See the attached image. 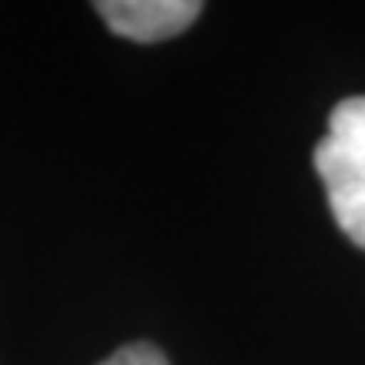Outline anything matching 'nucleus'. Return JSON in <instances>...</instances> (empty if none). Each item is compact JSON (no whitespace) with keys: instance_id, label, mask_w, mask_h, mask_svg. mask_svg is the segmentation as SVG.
I'll use <instances>...</instances> for the list:
<instances>
[{"instance_id":"nucleus-1","label":"nucleus","mask_w":365,"mask_h":365,"mask_svg":"<svg viewBox=\"0 0 365 365\" xmlns=\"http://www.w3.org/2000/svg\"><path fill=\"white\" fill-rule=\"evenodd\" d=\"M314 170L341 234L365 250V95L331 108L325 139L314 145Z\"/></svg>"},{"instance_id":"nucleus-2","label":"nucleus","mask_w":365,"mask_h":365,"mask_svg":"<svg viewBox=\"0 0 365 365\" xmlns=\"http://www.w3.org/2000/svg\"><path fill=\"white\" fill-rule=\"evenodd\" d=\"M95 11L102 14V21L115 34L149 44V41H166L186 31L200 17L203 4L196 0H102L95 4Z\"/></svg>"},{"instance_id":"nucleus-3","label":"nucleus","mask_w":365,"mask_h":365,"mask_svg":"<svg viewBox=\"0 0 365 365\" xmlns=\"http://www.w3.org/2000/svg\"><path fill=\"white\" fill-rule=\"evenodd\" d=\"M98 365H170L166 355L159 352L153 341H132V345H122L115 352L102 359Z\"/></svg>"}]
</instances>
